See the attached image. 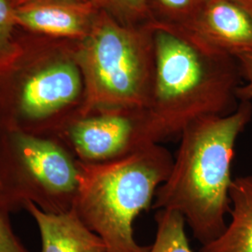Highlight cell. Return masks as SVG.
Instances as JSON below:
<instances>
[{
	"mask_svg": "<svg viewBox=\"0 0 252 252\" xmlns=\"http://www.w3.org/2000/svg\"><path fill=\"white\" fill-rule=\"evenodd\" d=\"M153 27V93L137 115L131 152L180 139L190 124L228 115L238 106L242 79L234 57L207 49L180 29Z\"/></svg>",
	"mask_w": 252,
	"mask_h": 252,
	"instance_id": "cell-1",
	"label": "cell"
},
{
	"mask_svg": "<svg viewBox=\"0 0 252 252\" xmlns=\"http://www.w3.org/2000/svg\"><path fill=\"white\" fill-rule=\"evenodd\" d=\"M252 119V101H240L228 115L204 118L187 126L171 171L156 191L152 208L180 213L202 246L225 230L235 143Z\"/></svg>",
	"mask_w": 252,
	"mask_h": 252,
	"instance_id": "cell-2",
	"label": "cell"
},
{
	"mask_svg": "<svg viewBox=\"0 0 252 252\" xmlns=\"http://www.w3.org/2000/svg\"><path fill=\"white\" fill-rule=\"evenodd\" d=\"M173 161L162 144L137 148L110 162L79 161V189L73 208L102 239L106 252H149L151 246L135 240L134 221L153 207Z\"/></svg>",
	"mask_w": 252,
	"mask_h": 252,
	"instance_id": "cell-3",
	"label": "cell"
},
{
	"mask_svg": "<svg viewBox=\"0 0 252 252\" xmlns=\"http://www.w3.org/2000/svg\"><path fill=\"white\" fill-rule=\"evenodd\" d=\"M154 27L126 26L98 10L75 57L84 83L79 115L101 110L141 112L154 81ZM78 115V116H79Z\"/></svg>",
	"mask_w": 252,
	"mask_h": 252,
	"instance_id": "cell-4",
	"label": "cell"
},
{
	"mask_svg": "<svg viewBox=\"0 0 252 252\" xmlns=\"http://www.w3.org/2000/svg\"><path fill=\"white\" fill-rule=\"evenodd\" d=\"M76 43L66 41L42 54L23 52L0 75V126L57 136L79 115L84 83Z\"/></svg>",
	"mask_w": 252,
	"mask_h": 252,
	"instance_id": "cell-5",
	"label": "cell"
},
{
	"mask_svg": "<svg viewBox=\"0 0 252 252\" xmlns=\"http://www.w3.org/2000/svg\"><path fill=\"white\" fill-rule=\"evenodd\" d=\"M79 161L58 136L0 126V199L10 212L33 204L49 213L72 209Z\"/></svg>",
	"mask_w": 252,
	"mask_h": 252,
	"instance_id": "cell-6",
	"label": "cell"
},
{
	"mask_svg": "<svg viewBox=\"0 0 252 252\" xmlns=\"http://www.w3.org/2000/svg\"><path fill=\"white\" fill-rule=\"evenodd\" d=\"M138 113L101 110L79 115L57 136L80 162H110L131 153Z\"/></svg>",
	"mask_w": 252,
	"mask_h": 252,
	"instance_id": "cell-7",
	"label": "cell"
},
{
	"mask_svg": "<svg viewBox=\"0 0 252 252\" xmlns=\"http://www.w3.org/2000/svg\"><path fill=\"white\" fill-rule=\"evenodd\" d=\"M182 31L219 54L235 57L252 51V13L233 0H206Z\"/></svg>",
	"mask_w": 252,
	"mask_h": 252,
	"instance_id": "cell-8",
	"label": "cell"
},
{
	"mask_svg": "<svg viewBox=\"0 0 252 252\" xmlns=\"http://www.w3.org/2000/svg\"><path fill=\"white\" fill-rule=\"evenodd\" d=\"M98 9L90 0H32L14 7L17 27L45 36L80 41L89 33Z\"/></svg>",
	"mask_w": 252,
	"mask_h": 252,
	"instance_id": "cell-9",
	"label": "cell"
},
{
	"mask_svg": "<svg viewBox=\"0 0 252 252\" xmlns=\"http://www.w3.org/2000/svg\"><path fill=\"white\" fill-rule=\"evenodd\" d=\"M24 210L38 228L40 252H106L102 239L82 222L74 208L63 213H49L28 204Z\"/></svg>",
	"mask_w": 252,
	"mask_h": 252,
	"instance_id": "cell-10",
	"label": "cell"
},
{
	"mask_svg": "<svg viewBox=\"0 0 252 252\" xmlns=\"http://www.w3.org/2000/svg\"><path fill=\"white\" fill-rule=\"evenodd\" d=\"M230 222L214 241L199 252H252V174L233 180Z\"/></svg>",
	"mask_w": 252,
	"mask_h": 252,
	"instance_id": "cell-11",
	"label": "cell"
},
{
	"mask_svg": "<svg viewBox=\"0 0 252 252\" xmlns=\"http://www.w3.org/2000/svg\"><path fill=\"white\" fill-rule=\"evenodd\" d=\"M156 234L149 252H192L187 237L184 218L172 210L155 213Z\"/></svg>",
	"mask_w": 252,
	"mask_h": 252,
	"instance_id": "cell-12",
	"label": "cell"
},
{
	"mask_svg": "<svg viewBox=\"0 0 252 252\" xmlns=\"http://www.w3.org/2000/svg\"><path fill=\"white\" fill-rule=\"evenodd\" d=\"M206 0H147L153 25L186 30Z\"/></svg>",
	"mask_w": 252,
	"mask_h": 252,
	"instance_id": "cell-13",
	"label": "cell"
},
{
	"mask_svg": "<svg viewBox=\"0 0 252 252\" xmlns=\"http://www.w3.org/2000/svg\"><path fill=\"white\" fill-rule=\"evenodd\" d=\"M15 27L14 6L10 0H0V75L9 70L24 52L15 40Z\"/></svg>",
	"mask_w": 252,
	"mask_h": 252,
	"instance_id": "cell-14",
	"label": "cell"
},
{
	"mask_svg": "<svg viewBox=\"0 0 252 252\" xmlns=\"http://www.w3.org/2000/svg\"><path fill=\"white\" fill-rule=\"evenodd\" d=\"M101 11L126 26L153 24L147 0H90Z\"/></svg>",
	"mask_w": 252,
	"mask_h": 252,
	"instance_id": "cell-15",
	"label": "cell"
},
{
	"mask_svg": "<svg viewBox=\"0 0 252 252\" xmlns=\"http://www.w3.org/2000/svg\"><path fill=\"white\" fill-rule=\"evenodd\" d=\"M10 213L0 199V252H29L12 228Z\"/></svg>",
	"mask_w": 252,
	"mask_h": 252,
	"instance_id": "cell-16",
	"label": "cell"
},
{
	"mask_svg": "<svg viewBox=\"0 0 252 252\" xmlns=\"http://www.w3.org/2000/svg\"><path fill=\"white\" fill-rule=\"evenodd\" d=\"M234 58L242 79V83L236 89V97L239 101L252 102V51L237 54Z\"/></svg>",
	"mask_w": 252,
	"mask_h": 252,
	"instance_id": "cell-17",
	"label": "cell"
},
{
	"mask_svg": "<svg viewBox=\"0 0 252 252\" xmlns=\"http://www.w3.org/2000/svg\"><path fill=\"white\" fill-rule=\"evenodd\" d=\"M252 13V0H233Z\"/></svg>",
	"mask_w": 252,
	"mask_h": 252,
	"instance_id": "cell-18",
	"label": "cell"
},
{
	"mask_svg": "<svg viewBox=\"0 0 252 252\" xmlns=\"http://www.w3.org/2000/svg\"><path fill=\"white\" fill-rule=\"evenodd\" d=\"M29 1H32V0H10V2L12 3V5L14 7L19 6V5H22V4H25V3L29 2ZM81 1H87V0H81Z\"/></svg>",
	"mask_w": 252,
	"mask_h": 252,
	"instance_id": "cell-19",
	"label": "cell"
}]
</instances>
